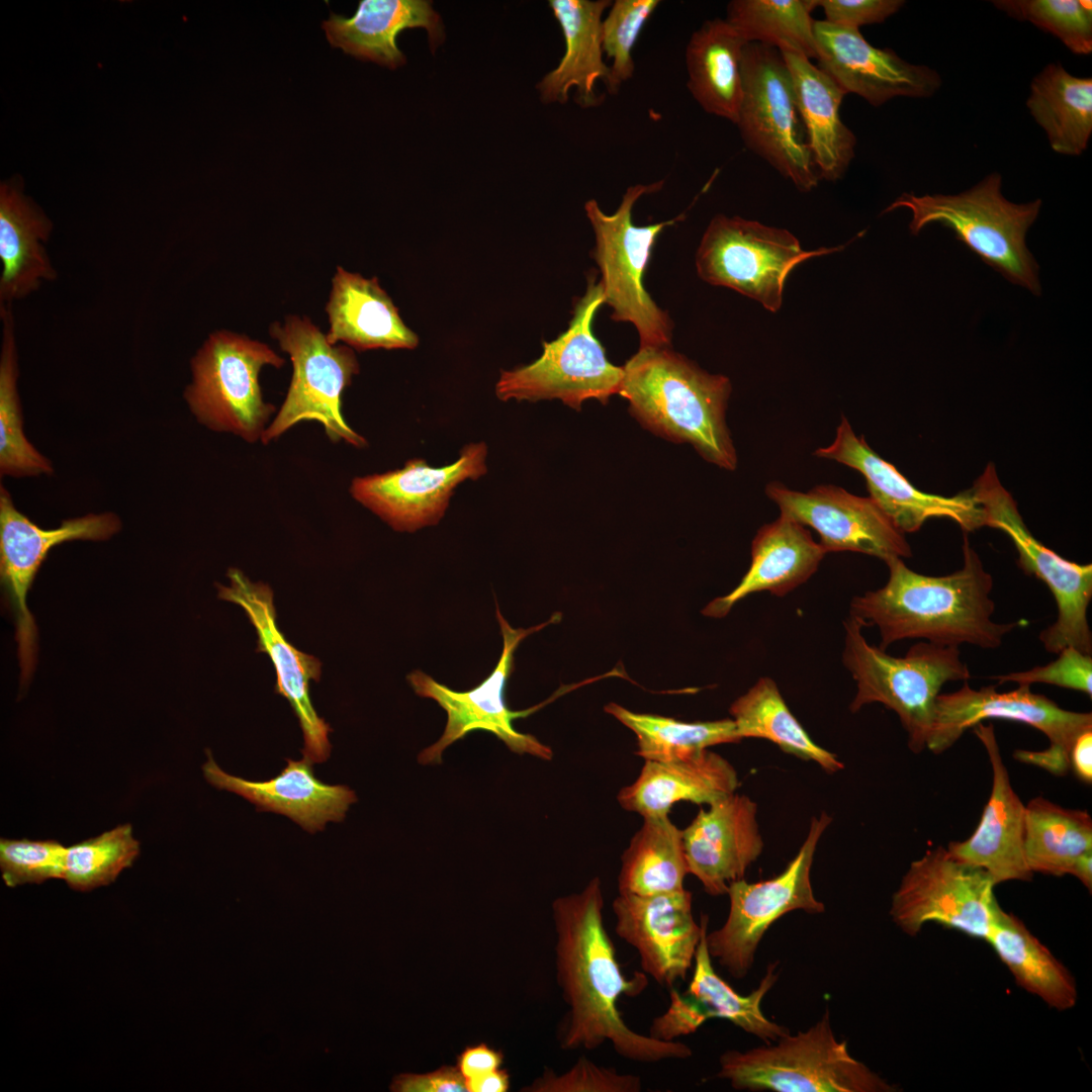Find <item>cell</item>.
Instances as JSON below:
<instances>
[{"mask_svg": "<svg viewBox=\"0 0 1092 1092\" xmlns=\"http://www.w3.org/2000/svg\"><path fill=\"white\" fill-rule=\"evenodd\" d=\"M999 684L1015 682L1018 686L1049 684L1092 695V656L1075 647L1068 646L1058 653V658L1045 665L1024 671L995 676Z\"/></svg>", "mask_w": 1092, "mask_h": 1092, "instance_id": "cell-50", "label": "cell"}, {"mask_svg": "<svg viewBox=\"0 0 1092 1092\" xmlns=\"http://www.w3.org/2000/svg\"><path fill=\"white\" fill-rule=\"evenodd\" d=\"M843 665L856 684L852 713L879 703L894 711L908 736V746L926 749L935 702L944 684L968 680L971 673L959 647L920 641L902 657L871 645L851 617L844 622Z\"/></svg>", "mask_w": 1092, "mask_h": 1092, "instance_id": "cell-5", "label": "cell"}, {"mask_svg": "<svg viewBox=\"0 0 1092 1092\" xmlns=\"http://www.w3.org/2000/svg\"><path fill=\"white\" fill-rule=\"evenodd\" d=\"M605 711L633 731L637 740L636 754L645 760L685 759L711 746L741 740L733 719L684 722L635 713L616 703L606 705Z\"/></svg>", "mask_w": 1092, "mask_h": 1092, "instance_id": "cell-42", "label": "cell"}, {"mask_svg": "<svg viewBox=\"0 0 1092 1092\" xmlns=\"http://www.w3.org/2000/svg\"><path fill=\"white\" fill-rule=\"evenodd\" d=\"M328 341L370 349H414L418 336L400 318L391 298L376 278L367 279L337 268L327 305Z\"/></svg>", "mask_w": 1092, "mask_h": 1092, "instance_id": "cell-33", "label": "cell"}, {"mask_svg": "<svg viewBox=\"0 0 1092 1092\" xmlns=\"http://www.w3.org/2000/svg\"><path fill=\"white\" fill-rule=\"evenodd\" d=\"M688 874L681 830L668 815L645 817L622 854L619 893L653 895L682 890Z\"/></svg>", "mask_w": 1092, "mask_h": 1092, "instance_id": "cell-39", "label": "cell"}, {"mask_svg": "<svg viewBox=\"0 0 1092 1092\" xmlns=\"http://www.w3.org/2000/svg\"><path fill=\"white\" fill-rule=\"evenodd\" d=\"M748 42L724 18L703 22L686 47L687 87L701 108L735 124L743 95L742 58Z\"/></svg>", "mask_w": 1092, "mask_h": 1092, "instance_id": "cell-35", "label": "cell"}, {"mask_svg": "<svg viewBox=\"0 0 1092 1092\" xmlns=\"http://www.w3.org/2000/svg\"><path fill=\"white\" fill-rule=\"evenodd\" d=\"M681 832L689 874L711 896L744 879L763 849L756 803L736 792L701 809Z\"/></svg>", "mask_w": 1092, "mask_h": 1092, "instance_id": "cell-25", "label": "cell"}, {"mask_svg": "<svg viewBox=\"0 0 1092 1092\" xmlns=\"http://www.w3.org/2000/svg\"><path fill=\"white\" fill-rule=\"evenodd\" d=\"M610 0H550L549 6L558 21L565 52L555 69L537 84L544 103H565L575 89V101L583 108L599 105L596 85L607 87L610 67L604 60L602 21Z\"/></svg>", "mask_w": 1092, "mask_h": 1092, "instance_id": "cell-30", "label": "cell"}, {"mask_svg": "<svg viewBox=\"0 0 1092 1092\" xmlns=\"http://www.w3.org/2000/svg\"><path fill=\"white\" fill-rule=\"evenodd\" d=\"M486 456L484 443H472L447 466L432 467L424 459H411L399 469L355 477L350 493L393 530L415 532L439 523L460 483L486 473Z\"/></svg>", "mask_w": 1092, "mask_h": 1092, "instance_id": "cell-19", "label": "cell"}, {"mask_svg": "<svg viewBox=\"0 0 1092 1092\" xmlns=\"http://www.w3.org/2000/svg\"><path fill=\"white\" fill-rule=\"evenodd\" d=\"M1029 688L1018 686L1016 690L999 693L993 686L975 690L966 680L956 692L940 693L926 749L934 754L945 751L968 729L984 720L1019 722L1041 731L1050 746L1041 751L1016 750L1014 757L1053 775H1065L1070 768L1074 741L1082 732L1092 729V714L1065 710Z\"/></svg>", "mask_w": 1092, "mask_h": 1092, "instance_id": "cell-12", "label": "cell"}, {"mask_svg": "<svg viewBox=\"0 0 1092 1092\" xmlns=\"http://www.w3.org/2000/svg\"><path fill=\"white\" fill-rule=\"evenodd\" d=\"M998 9L1057 36L1072 53L1092 52V5L1083 0H1000Z\"/></svg>", "mask_w": 1092, "mask_h": 1092, "instance_id": "cell-46", "label": "cell"}, {"mask_svg": "<svg viewBox=\"0 0 1092 1092\" xmlns=\"http://www.w3.org/2000/svg\"><path fill=\"white\" fill-rule=\"evenodd\" d=\"M389 1089L394 1092H463L466 1086L457 1067L443 1066L426 1074L396 1075Z\"/></svg>", "mask_w": 1092, "mask_h": 1092, "instance_id": "cell-53", "label": "cell"}, {"mask_svg": "<svg viewBox=\"0 0 1092 1092\" xmlns=\"http://www.w3.org/2000/svg\"><path fill=\"white\" fill-rule=\"evenodd\" d=\"M503 1054L485 1043L467 1046L457 1058V1068L464 1080L499 1069Z\"/></svg>", "mask_w": 1092, "mask_h": 1092, "instance_id": "cell-54", "label": "cell"}, {"mask_svg": "<svg viewBox=\"0 0 1092 1092\" xmlns=\"http://www.w3.org/2000/svg\"><path fill=\"white\" fill-rule=\"evenodd\" d=\"M710 1017L704 1007L686 991L670 990V1005L665 1013L654 1018L649 1035L665 1041L695 1032Z\"/></svg>", "mask_w": 1092, "mask_h": 1092, "instance_id": "cell-51", "label": "cell"}, {"mask_svg": "<svg viewBox=\"0 0 1092 1092\" xmlns=\"http://www.w3.org/2000/svg\"><path fill=\"white\" fill-rule=\"evenodd\" d=\"M120 528L118 516L105 512L67 519L57 528L42 529L19 512L8 490L0 486V577L16 628L22 686L28 682L37 656V627L26 599L49 552L75 540L105 541Z\"/></svg>", "mask_w": 1092, "mask_h": 1092, "instance_id": "cell-18", "label": "cell"}, {"mask_svg": "<svg viewBox=\"0 0 1092 1092\" xmlns=\"http://www.w3.org/2000/svg\"><path fill=\"white\" fill-rule=\"evenodd\" d=\"M1030 114L1059 154L1079 156L1092 133V79L1049 64L1030 84L1026 101Z\"/></svg>", "mask_w": 1092, "mask_h": 1092, "instance_id": "cell-36", "label": "cell"}, {"mask_svg": "<svg viewBox=\"0 0 1092 1092\" xmlns=\"http://www.w3.org/2000/svg\"><path fill=\"white\" fill-rule=\"evenodd\" d=\"M2 345L0 354V473L30 477L51 474V461L27 440L23 431L17 389L18 363L15 322L11 305H0Z\"/></svg>", "mask_w": 1092, "mask_h": 1092, "instance_id": "cell-43", "label": "cell"}, {"mask_svg": "<svg viewBox=\"0 0 1092 1092\" xmlns=\"http://www.w3.org/2000/svg\"><path fill=\"white\" fill-rule=\"evenodd\" d=\"M1070 768L1080 781L1091 784L1092 729L1082 732L1074 741L1070 751Z\"/></svg>", "mask_w": 1092, "mask_h": 1092, "instance_id": "cell-55", "label": "cell"}, {"mask_svg": "<svg viewBox=\"0 0 1092 1092\" xmlns=\"http://www.w3.org/2000/svg\"><path fill=\"white\" fill-rule=\"evenodd\" d=\"M270 334L290 356L293 373L285 399L261 442L269 444L301 422H316L333 443L366 446V440L347 424L341 408L343 391L359 372L353 350L331 344L307 318L294 315L283 326L274 324Z\"/></svg>", "mask_w": 1092, "mask_h": 1092, "instance_id": "cell-10", "label": "cell"}, {"mask_svg": "<svg viewBox=\"0 0 1092 1092\" xmlns=\"http://www.w3.org/2000/svg\"><path fill=\"white\" fill-rule=\"evenodd\" d=\"M995 886L984 870L937 846L911 862L893 894L890 914L908 935L935 922L986 940L1000 909Z\"/></svg>", "mask_w": 1092, "mask_h": 1092, "instance_id": "cell-16", "label": "cell"}, {"mask_svg": "<svg viewBox=\"0 0 1092 1092\" xmlns=\"http://www.w3.org/2000/svg\"><path fill=\"white\" fill-rule=\"evenodd\" d=\"M739 785L734 766L709 749L685 759L645 760L637 779L622 788L620 806L643 818L668 815L681 801L711 804L736 792Z\"/></svg>", "mask_w": 1092, "mask_h": 1092, "instance_id": "cell-31", "label": "cell"}, {"mask_svg": "<svg viewBox=\"0 0 1092 1092\" xmlns=\"http://www.w3.org/2000/svg\"><path fill=\"white\" fill-rule=\"evenodd\" d=\"M789 69L796 106L820 179L836 181L854 157L856 139L839 114L845 92L810 59L780 51Z\"/></svg>", "mask_w": 1092, "mask_h": 1092, "instance_id": "cell-32", "label": "cell"}, {"mask_svg": "<svg viewBox=\"0 0 1092 1092\" xmlns=\"http://www.w3.org/2000/svg\"><path fill=\"white\" fill-rule=\"evenodd\" d=\"M415 27L427 30L432 51L444 41L441 17L426 0H362L353 16L332 13L323 22L333 47L390 69L405 64L396 42L398 33Z\"/></svg>", "mask_w": 1092, "mask_h": 1092, "instance_id": "cell-29", "label": "cell"}, {"mask_svg": "<svg viewBox=\"0 0 1092 1092\" xmlns=\"http://www.w3.org/2000/svg\"><path fill=\"white\" fill-rule=\"evenodd\" d=\"M658 0H616L602 21L604 55L611 60L609 93L616 94L633 77V50L639 36L659 6Z\"/></svg>", "mask_w": 1092, "mask_h": 1092, "instance_id": "cell-47", "label": "cell"}, {"mask_svg": "<svg viewBox=\"0 0 1092 1092\" xmlns=\"http://www.w3.org/2000/svg\"><path fill=\"white\" fill-rule=\"evenodd\" d=\"M559 617V614H555L544 624L529 629H515L496 606V618L504 641L502 655L490 674L469 691L451 690L422 670H415L407 675V680L418 696L434 700L447 714L442 736L420 752L418 760L421 764L441 763L442 754L448 746L478 730L493 734L517 754L526 753L545 760L552 758L553 752L549 746L535 736L514 728L513 720L526 716V712L512 711L508 707L505 690L514 669V652L521 641L548 624L557 622Z\"/></svg>", "mask_w": 1092, "mask_h": 1092, "instance_id": "cell-17", "label": "cell"}, {"mask_svg": "<svg viewBox=\"0 0 1092 1092\" xmlns=\"http://www.w3.org/2000/svg\"><path fill=\"white\" fill-rule=\"evenodd\" d=\"M817 0H732L726 20L749 42H759L816 59Z\"/></svg>", "mask_w": 1092, "mask_h": 1092, "instance_id": "cell-44", "label": "cell"}, {"mask_svg": "<svg viewBox=\"0 0 1092 1092\" xmlns=\"http://www.w3.org/2000/svg\"><path fill=\"white\" fill-rule=\"evenodd\" d=\"M766 495L781 515L811 527L827 552L851 551L884 560L912 555L903 533L869 496H857L833 484H821L807 492L769 482Z\"/></svg>", "mask_w": 1092, "mask_h": 1092, "instance_id": "cell-20", "label": "cell"}, {"mask_svg": "<svg viewBox=\"0 0 1092 1092\" xmlns=\"http://www.w3.org/2000/svg\"><path fill=\"white\" fill-rule=\"evenodd\" d=\"M860 472L870 497L903 532L913 533L930 519H948L966 533L984 526V516L972 489L945 496L916 488L898 469L857 437L842 417L834 441L814 452Z\"/></svg>", "mask_w": 1092, "mask_h": 1092, "instance_id": "cell-23", "label": "cell"}, {"mask_svg": "<svg viewBox=\"0 0 1092 1092\" xmlns=\"http://www.w3.org/2000/svg\"><path fill=\"white\" fill-rule=\"evenodd\" d=\"M140 842L130 824H122L66 849L63 880L74 890L87 892L114 882L132 866Z\"/></svg>", "mask_w": 1092, "mask_h": 1092, "instance_id": "cell-45", "label": "cell"}, {"mask_svg": "<svg viewBox=\"0 0 1092 1092\" xmlns=\"http://www.w3.org/2000/svg\"><path fill=\"white\" fill-rule=\"evenodd\" d=\"M825 554L805 526L780 515L757 531L751 544L750 566L738 585L711 601L703 614L725 617L736 603L754 593L784 597L816 572Z\"/></svg>", "mask_w": 1092, "mask_h": 1092, "instance_id": "cell-28", "label": "cell"}, {"mask_svg": "<svg viewBox=\"0 0 1092 1092\" xmlns=\"http://www.w3.org/2000/svg\"><path fill=\"white\" fill-rule=\"evenodd\" d=\"M729 711L740 739H766L788 754L814 761L829 774L844 767L835 754L812 740L772 678L760 677L732 703Z\"/></svg>", "mask_w": 1092, "mask_h": 1092, "instance_id": "cell-38", "label": "cell"}, {"mask_svg": "<svg viewBox=\"0 0 1092 1092\" xmlns=\"http://www.w3.org/2000/svg\"><path fill=\"white\" fill-rule=\"evenodd\" d=\"M1023 846L1033 874L1071 875L1078 859L1092 851L1091 816L1036 797L1025 805Z\"/></svg>", "mask_w": 1092, "mask_h": 1092, "instance_id": "cell-40", "label": "cell"}, {"mask_svg": "<svg viewBox=\"0 0 1092 1092\" xmlns=\"http://www.w3.org/2000/svg\"><path fill=\"white\" fill-rule=\"evenodd\" d=\"M686 889L653 895L621 894L614 899L615 931L636 949L641 969L657 984L673 988L687 978L708 917L698 924Z\"/></svg>", "mask_w": 1092, "mask_h": 1092, "instance_id": "cell-22", "label": "cell"}, {"mask_svg": "<svg viewBox=\"0 0 1092 1092\" xmlns=\"http://www.w3.org/2000/svg\"><path fill=\"white\" fill-rule=\"evenodd\" d=\"M971 489L983 511L984 526L998 529L1010 538L1018 553V566L1043 581L1055 599L1057 619L1039 634L1044 649L1058 654L1072 646L1091 655L1088 607L1092 599V565L1065 559L1032 535L1012 495L1001 484L993 463L987 465Z\"/></svg>", "mask_w": 1092, "mask_h": 1092, "instance_id": "cell-11", "label": "cell"}, {"mask_svg": "<svg viewBox=\"0 0 1092 1092\" xmlns=\"http://www.w3.org/2000/svg\"><path fill=\"white\" fill-rule=\"evenodd\" d=\"M53 224L19 184L0 187V305H11L54 281L57 271L46 243Z\"/></svg>", "mask_w": 1092, "mask_h": 1092, "instance_id": "cell-34", "label": "cell"}, {"mask_svg": "<svg viewBox=\"0 0 1092 1092\" xmlns=\"http://www.w3.org/2000/svg\"><path fill=\"white\" fill-rule=\"evenodd\" d=\"M720 1056L717 1077L736 1090L775 1092H885L893 1087L855 1060L838 1040L828 1010L796 1035Z\"/></svg>", "mask_w": 1092, "mask_h": 1092, "instance_id": "cell-6", "label": "cell"}, {"mask_svg": "<svg viewBox=\"0 0 1092 1092\" xmlns=\"http://www.w3.org/2000/svg\"><path fill=\"white\" fill-rule=\"evenodd\" d=\"M901 0H817L825 21L858 29L866 24L884 22L903 5Z\"/></svg>", "mask_w": 1092, "mask_h": 1092, "instance_id": "cell-52", "label": "cell"}, {"mask_svg": "<svg viewBox=\"0 0 1092 1092\" xmlns=\"http://www.w3.org/2000/svg\"><path fill=\"white\" fill-rule=\"evenodd\" d=\"M596 280V274L590 273L568 329L554 341L543 342V353L537 360L502 372L495 385L500 400L560 399L580 411L587 399L607 404L612 395L620 393L623 367L608 360L593 331L596 312L604 304L602 283Z\"/></svg>", "mask_w": 1092, "mask_h": 1092, "instance_id": "cell-8", "label": "cell"}, {"mask_svg": "<svg viewBox=\"0 0 1092 1092\" xmlns=\"http://www.w3.org/2000/svg\"><path fill=\"white\" fill-rule=\"evenodd\" d=\"M465 1086L469 1092H506L510 1088V1075L506 1070L497 1069L466 1079Z\"/></svg>", "mask_w": 1092, "mask_h": 1092, "instance_id": "cell-56", "label": "cell"}, {"mask_svg": "<svg viewBox=\"0 0 1092 1092\" xmlns=\"http://www.w3.org/2000/svg\"><path fill=\"white\" fill-rule=\"evenodd\" d=\"M831 822L825 813L812 818L805 840L795 857L778 876L756 883L732 882L727 891L729 912L724 924L706 934L712 959L733 978L745 977L766 930L785 914L803 910L824 911L811 883V869L818 842Z\"/></svg>", "mask_w": 1092, "mask_h": 1092, "instance_id": "cell-15", "label": "cell"}, {"mask_svg": "<svg viewBox=\"0 0 1092 1092\" xmlns=\"http://www.w3.org/2000/svg\"><path fill=\"white\" fill-rule=\"evenodd\" d=\"M662 185L661 180L630 186L617 210L611 214L605 213L595 199L584 204L596 238L592 257L602 274L604 304L612 308L613 321L635 327L640 348L670 347L672 338L671 318L645 290L643 275L658 236L682 215L648 225H636L632 219L636 201L660 190Z\"/></svg>", "mask_w": 1092, "mask_h": 1092, "instance_id": "cell-7", "label": "cell"}, {"mask_svg": "<svg viewBox=\"0 0 1092 1092\" xmlns=\"http://www.w3.org/2000/svg\"><path fill=\"white\" fill-rule=\"evenodd\" d=\"M963 554L962 568L941 576L915 572L902 558L887 560L888 581L878 589L854 597L849 617L862 628L877 627L881 636L879 647L883 649L905 639H921L942 646L971 644L984 649L998 648L1022 621L992 620L993 578L966 533Z\"/></svg>", "mask_w": 1092, "mask_h": 1092, "instance_id": "cell-2", "label": "cell"}, {"mask_svg": "<svg viewBox=\"0 0 1092 1092\" xmlns=\"http://www.w3.org/2000/svg\"><path fill=\"white\" fill-rule=\"evenodd\" d=\"M66 849L56 840L0 839V870L6 886L62 879Z\"/></svg>", "mask_w": 1092, "mask_h": 1092, "instance_id": "cell-48", "label": "cell"}, {"mask_svg": "<svg viewBox=\"0 0 1092 1092\" xmlns=\"http://www.w3.org/2000/svg\"><path fill=\"white\" fill-rule=\"evenodd\" d=\"M228 577L229 585L217 584L218 597L240 606L254 626L257 651L268 654L276 671L275 693L288 701L300 725L303 758L325 762L331 753L332 729L317 715L309 697V682L318 681L322 674L321 661L299 651L278 629L269 585L252 581L238 568H230Z\"/></svg>", "mask_w": 1092, "mask_h": 1092, "instance_id": "cell-21", "label": "cell"}, {"mask_svg": "<svg viewBox=\"0 0 1092 1092\" xmlns=\"http://www.w3.org/2000/svg\"><path fill=\"white\" fill-rule=\"evenodd\" d=\"M642 1089L640 1077L621 1074L614 1068L600 1066L580 1057L565 1073L557 1075L545 1071L532 1085L524 1089L533 1092H639Z\"/></svg>", "mask_w": 1092, "mask_h": 1092, "instance_id": "cell-49", "label": "cell"}, {"mask_svg": "<svg viewBox=\"0 0 1092 1092\" xmlns=\"http://www.w3.org/2000/svg\"><path fill=\"white\" fill-rule=\"evenodd\" d=\"M707 931L708 923L697 947L694 973L686 992L704 1007L710 1018L726 1019L765 1043L787 1034L789 1031L765 1017L760 1007L763 997L778 980L776 965L768 966L755 990L746 996L740 995L713 968L706 941Z\"/></svg>", "mask_w": 1092, "mask_h": 1092, "instance_id": "cell-41", "label": "cell"}, {"mask_svg": "<svg viewBox=\"0 0 1092 1092\" xmlns=\"http://www.w3.org/2000/svg\"><path fill=\"white\" fill-rule=\"evenodd\" d=\"M603 909L599 877L553 903L556 977L569 1006L560 1024L561 1046L594 1051L610 1042L621 1058L642 1064L690 1058L692 1050L686 1043L639 1033L623 1019L618 1000L638 996L648 980L644 973L632 978L623 973L604 925Z\"/></svg>", "mask_w": 1092, "mask_h": 1092, "instance_id": "cell-1", "label": "cell"}, {"mask_svg": "<svg viewBox=\"0 0 1092 1092\" xmlns=\"http://www.w3.org/2000/svg\"><path fill=\"white\" fill-rule=\"evenodd\" d=\"M814 36L818 67L845 94H856L874 106L899 96L929 97L941 85L935 70L872 46L859 29L815 20Z\"/></svg>", "mask_w": 1092, "mask_h": 1092, "instance_id": "cell-24", "label": "cell"}, {"mask_svg": "<svg viewBox=\"0 0 1092 1092\" xmlns=\"http://www.w3.org/2000/svg\"><path fill=\"white\" fill-rule=\"evenodd\" d=\"M202 765L205 780L214 788L233 792L250 803L257 811L284 815L314 833L324 830L330 821L341 822L349 807L357 801L355 792L347 786L328 785L318 780L311 762L286 759L285 767L267 781H249L230 775L214 761L209 749Z\"/></svg>", "mask_w": 1092, "mask_h": 1092, "instance_id": "cell-27", "label": "cell"}, {"mask_svg": "<svg viewBox=\"0 0 1092 1092\" xmlns=\"http://www.w3.org/2000/svg\"><path fill=\"white\" fill-rule=\"evenodd\" d=\"M1090 892L1092 888V851L1084 853L1076 862L1072 873Z\"/></svg>", "mask_w": 1092, "mask_h": 1092, "instance_id": "cell-57", "label": "cell"}, {"mask_svg": "<svg viewBox=\"0 0 1092 1092\" xmlns=\"http://www.w3.org/2000/svg\"><path fill=\"white\" fill-rule=\"evenodd\" d=\"M974 733L984 745L992 767V789L974 833L952 841L948 852L957 859L984 870L995 885L1029 881L1033 873L1024 855L1025 805L1013 790L992 724H977Z\"/></svg>", "mask_w": 1092, "mask_h": 1092, "instance_id": "cell-26", "label": "cell"}, {"mask_svg": "<svg viewBox=\"0 0 1092 1092\" xmlns=\"http://www.w3.org/2000/svg\"><path fill=\"white\" fill-rule=\"evenodd\" d=\"M986 940L1024 990L1057 1010L1075 1006L1074 978L1016 916L1000 907Z\"/></svg>", "mask_w": 1092, "mask_h": 1092, "instance_id": "cell-37", "label": "cell"}, {"mask_svg": "<svg viewBox=\"0 0 1092 1092\" xmlns=\"http://www.w3.org/2000/svg\"><path fill=\"white\" fill-rule=\"evenodd\" d=\"M284 359L266 344L228 331L211 334L191 360L192 380L184 391L197 422L248 443L261 441L275 414L263 398L261 369Z\"/></svg>", "mask_w": 1092, "mask_h": 1092, "instance_id": "cell-9", "label": "cell"}, {"mask_svg": "<svg viewBox=\"0 0 1092 1092\" xmlns=\"http://www.w3.org/2000/svg\"><path fill=\"white\" fill-rule=\"evenodd\" d=\"M842 248L806 251L787 230L717 214L701 240L696 268L704 281L733 289L777 312L788 276L798 265Z\"/></svg>", "mask_w": 1092, "mask_h": 1092, "instance_id": "cell-14", "label": "cell"}, {"mask_svg": "<svg viewBox=\"0 0 1092 1092\" xmlns=\"http://www.w3.org/2000/svg\"><path fill=\"white\" fill-rule=\"evenodd\" d=\"M743 95L735 125L744 145L803 192L820 180L781 52L749 42L742 58Z\"/></svg>", "mask_w": 1092, "mask_h": 1092, "instance_id": "cell-13", "label": "cell"}, {"mask_svg": "<svg viewBox=\"0 0 1092 1092\" xmlns=\"http://www.w3.org/2000/svg\"><path fill=\"white\" fill-rule=\"evenodd\" d=\"M730 379L711 374L670 347L639 348L623 366L620 395L647 430L674 443L691 444L708 462L737 466L725 414Z\"/></svg>", "mask_w": 1092, "mask_h": 1092, "instance_id": "cell-3", "label": "cell"}, {"mask_svg": "<svg viewBox=\"0 0 1092 1092\" xmlns=\"http://www.w3.org/2000/svg\"><path fill=\"white\" fill-rule=\"evenodd\" d=\"M1001 184V175L992 173L956 195L903 193L883 213L908 208L913 235L931 223L950 229L958 241L1008 281L1039 296V267L1026 247L1025 236L1037 218L1041 200L1010 202L1002 195Z\"/></svg>", "mask_w": 1092, "mask_h": 1092, "instance_id": "cell-4", "label": "cell"}]
</instances>
